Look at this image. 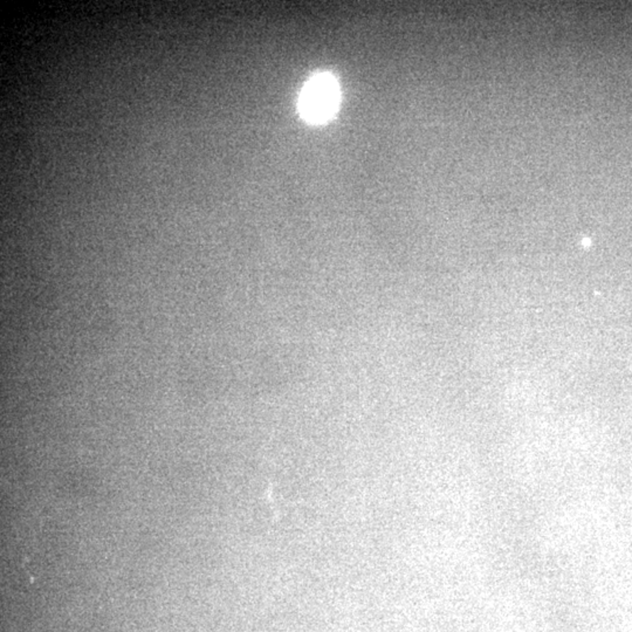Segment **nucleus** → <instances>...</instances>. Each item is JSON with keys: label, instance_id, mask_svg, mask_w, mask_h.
<instances>
[{"label": "nucleus", "instance_id": "1", "mask_svg": "<svg viewBox=\"0 0 632 632\" xmlns=\"http://www.w3.org/2000/svg\"><path fill=\"white\" fill-rule=\"evenodd\" d=\"M338 102V81L331 74L320 73L305 83L299 97V110L308 122L321 124L335 115Z\"/></svg>", "mask_w": 632, "mask_h": 632}]
</instances>
